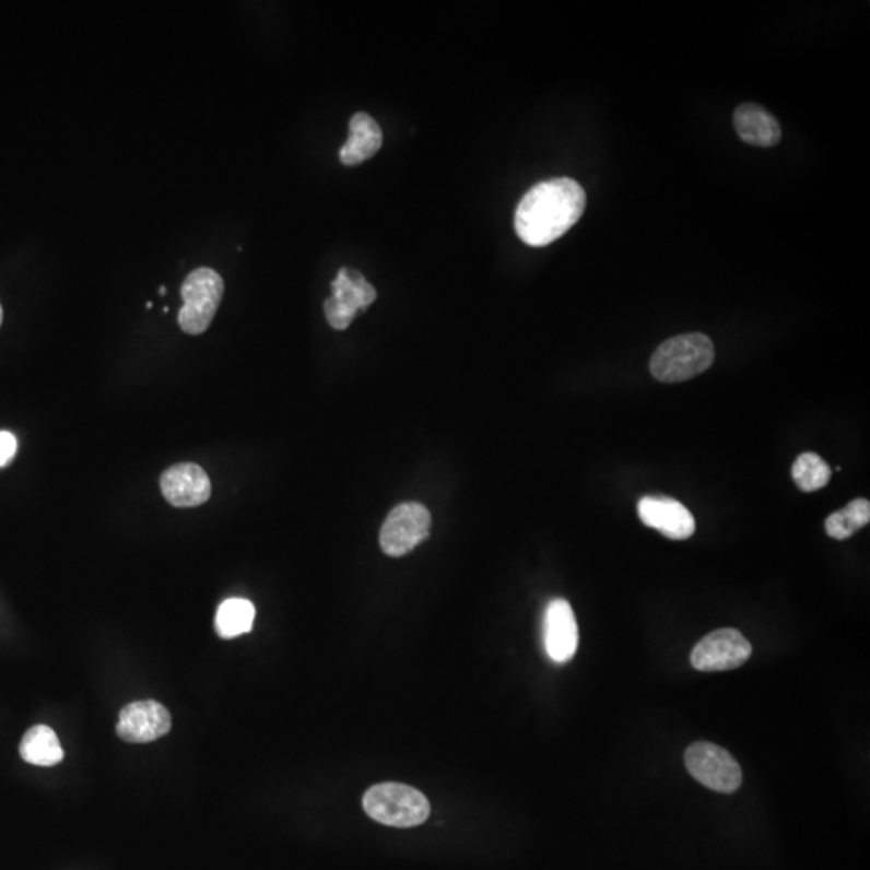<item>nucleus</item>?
I'll use <instances>...</instances> for the list:
<instances>
[{"instance_id":"f257e3e1","label":"nucleus","mask_w":870,"mask_h":870,"mask_svg":"<svg viewBox=\"0 0 870 870\" xmlns=\"http://www.w3.org/2000/svg\"><path fill=\"white\" fill-rule=\"evenodd\" d=\"M586 203V190L574 179L539 183L522 197L516 209V234L530 247L549 246L580 220Z\"/></svg>"},{"instance_id":"f03ea898","label":"nucleus","mask_w":870,"mask_h":870,"mask_svg":"<svg viewBox=\"0 0 870 870\" xmlns=\"http://www.w3.org/2000/svg\"><path fill=\"white\" fill-rule=\"evenodd\" d=\"M715 345L702 332L678 336L658 346L650 360V372L661 383H684L712 368Z\"/></svg>"},{"instance_id":"7ed1b4c3","label":"nucleus","mask_w":870,"mask_h":870,"mask_svg":"<svg viewBox=\"0 0 870 870\" xmlns=\"http://www.w3.org/2000/svg\"><path fill=\"white\" fill-rule=\"evenodd\" d=\"M366 814L389 827L410 828L424 824L431 814L427 798L410 785L377 784L363 797Z\"/></svg>"},{"instance_id":"20e7f679","label":"nucleus","mask_w":870,"mask_h":870,"mask_svg":"<svg viewBox=\"0 0 870 870\" xmlns=\"http://www.w3.org/2000/svg\"><path fill=\"white\" fill-rule=\"evenodd\" d=\"M181 295L185 305L179 310V326L186 334H203L223 301V278L212 268H197L183 282Z\"/></svg>"},{"instance_id":"39448f33","label":"nucleus","mask_w":870,"mask_h":870,"mask_svg":"<svg viewBox=\"0 0 870 870\" xmlns=\"http://www.w3.org/2000/svg\"><path fill=\"white\" fill-rule=\"evenodd\" d=\"M431 525L433 518L426 506L416 502L402 503L384 521L380 549L393 559L408 555L430 537Z\"/></svg>"},{"instance_id":"423d86ee","label":"nucleus","mask_w":870,"mask_h":870,"mask_svg":"<svg viewBox=\"0 0 870 870\" xmlns=\"http://www.w3.org/2000/svg\"><path fill=\"white\" fill-rule=\"evenodd\" d=\"M685 766L699 784L719 793H733L742 785V769L736 757L715 743L698 742L689 746Z\"/></svg>"},{"instance_id":"0eeeda50","label":"nucleus","mask_w":870,"mask_h":870,"mask_svg":"<svg viewBox=\"0 0 870 870\" xmlns=\"http://www.w3.org/2000/svg\"><path fill=\"white\" fill-rule=\"evenodd\" d=\"M376 298V289L360 271L341 268L332 281V295L325 302L326 318L332 328L343 331L356 313L365 311Z\"/></svg>"},{"instance_id":"6e6552de","label":"nucleus","mask_w":870,"mask_h":870,"mask_svg":"<svg viewBox=\"0 0 870 870\" xmlns=\"http://www.w3.org/2000/svg\"><path fill=\"white\" fill-rule=\"evenodd\" d=\"M751 656V644L737 628H719L706 635L693 648L692 666L696 671L720 672L740 668Z\"/></svg>"},{"instance_id":"1a4fd4ad","label":"nucleus","mask_w":870,"mask_h":870,"mask_svg":"<svg viewBox=\"0 0 870 870\" xmlns=\"http://www.w3.org/2000/svg\"><path fill=\"white\" fill-rule=\"evenodd\" d=\"M172 729V715L165 706L144 699L125 706L120 712L117 733L128 743H149L162 739Z\"/></svg>"},{"instance_id":"9d476101","label":"nucleus","mask_w":870,"mask_h":870,"mask_svg":"<svg viewBox=\"0 0 870 870\" xmlns=\"http://www.w3.org/2000/svg\"><path fill=\"white\" fill-rule=\"evenodd\" d=\"M163 497L176 508L200 506L212 495V482L199 465L181 463L166 469L160 478Z\"/></svg>"},{"instance_id":"9b49d317","label":"nucleus","mask_w":870,"mask_h":870,"mask_svg":"<svg viewBox=\"0 0 870 870\" xmlns=\"http://www.w3.org/2000/svg\"><path fill=\"white\" fill-rule=\"evenodd\" d=\"M543 638L550 659L555 662L571 661L579 647V628L569 601L556 598L546 608L543 622Z\"/></svg>"},{"instance_id":"f8f14e48","label":"nucleus","mask_w":870,"mask_h":870,"mask_svg":"<svg viewBox=\"0 0 870 870\" xmlns=\"http://www.w3.org/2000/svg\"><path fill=\"white\" fill-rule=\"evenodd\" d=\"M638 516L645 526L672 540L689 539L696 529L692 513L674 498L644 497L638 503Z\"/></svg>"},{"instance_id":"ddd939ff","label":"nucleus","mask_w":870,"mask_h":870,"mask_svg":"<svg viewBox=\"0 0 870 870\" xmlns=\"http://www.w3.org/2000/svg\"><path fill=\"white\" fill-rule=\"evenodd\" d=\"M733 126L740 139L756 148H774L781 138L780 125L774 115L756 104H743L733 114Z\"/></svg>"},{"instance_id":"4468645a","label":"nucleus","mask_w":870,"mask_h":870,"mask_svg":"<svg viewBox=\"0 0 870 870\" xmlns=\"http://www.w3.org/2000/svg\"><path fill=\"white\" fill-rule=\"evenodd\" d=\"M383 148V131L368 114H355L350 120L349 141L341 149V162L345 166L362 165Z\"/></svg>"},{"instance_id":"2eb2a0df","label":"nucleus","mask_w":870,"mask_h":870,"mask_svg":"<svg viewBox=\"0 0 870 870\" xmlns=\"http://www.w3.org/2000/svg\"><path fill=\"white\" fill-rule=\"evenodd\" d=\"M20 754L33 766H56L62 763L63 748L59 737L47 726H34L20 743Z\"/></svg>"},{"instance_id":"dca6fc26","label":"nucleus","mask_w":870,"mask_h":870,"mask_svg":"<svg viewBox=\"0 0 870 870\" xmlns=\"http://www.w3.org/2000/svg\"><path fill=\"white\" fill-rule=\"evenodd\" d=\"M255 607L244 598H230L217 608L215 628L221 638L247 634L254 627Z\"/></svg>"},{"instance_id":"f3484780","label":"nucleus","mask_w":870,"mask_h":870,"mask_svg":"<svg viewBox=\"0 0 870 870\" xmlns=\"http://www.w3.org/2000/svg\"><path fill=\"white\" fill-rule=\"evenodd\" d=\"M870 521V503L866 498H856L845 508L832 513L825 519V530L835 540H846L868 526Z\"/></svg>"},{"instance_id":"a211bd4d","label":"nucleus","mask_w":870,"mask_h":870,"mask_svg":"<svg viewBox=\"0 0 870 870\" xmlns=\"http://www.w3.org/2000/svg\"><path fill=\"white\" fill-rule=\"evenodd\" d=\"M795 482L798 489L803 492H815L824 489L831 481V467L822 460L819 455L808 454L800 455L795 461L793 469H791Z\"/></svg>"},{"instance_id":"6ab92c4d","label":"nucleus","mask_w":870,"mask_h":870,"mask_svg":"<svg viewBox=\"0 0 870 870\" xmlns=\"http://www.w3.org/2000/svg\"><path fill=\"white\" fill-rule=\"evenodd\" d=\"M16 450H19V440H16L15 435L7 433V431H0V468L12 463Z\"/></svg>"},{"instance_id":"aec40b11","label":"nucleus","mask_w":870,"mask_h":870,"mask_svg":"<svg viewBox=\"0 0 870 870\" xmlns=\"http://www.w3.org/2000/svg\"><path fill=\"white\" fill-rule=\"evenodd\" d=\"M2 319H3V311H2V305H0V325H2Z\"/></svg>"}]
</instances>
